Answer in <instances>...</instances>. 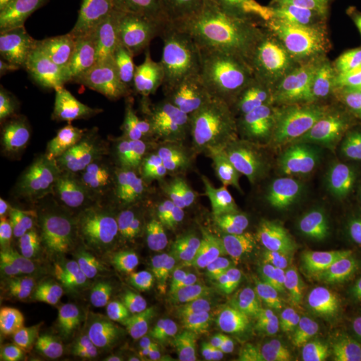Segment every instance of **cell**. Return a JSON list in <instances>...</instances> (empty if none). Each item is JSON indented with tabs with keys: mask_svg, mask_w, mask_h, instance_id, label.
Segmentation results:
<instances>
[{
	"mask_svg": "<svg viewBox=\"0 0 361 361\" xmlns=\"http://www.w3.org/2000/svg\"><path fill=\"white\" fill-rule=\"evenodd\" d=\"M356 361H361V357H356Z\"/></svg>",
	"mask_w": 361,
	"mask_h": 361,
	"instance_id": "cell-36",
	"label": "cell"
},
{
	"mask_svg": "<svg viewBox=\"0 0 361 361\" xmlns=\"http://www.w3.org/2000/svg\"><path fill=\"white\" fill-rule=\"evenodd\" d=\"M150 165L193 182L222 201L256 194L262 186L243 164L228 122L194 126Z\"/></svg>",
	"mask_w": 361,
	"mask_h": 361,
	"instance_id": "cell-2",
	"label": "cell"
},
{
	"mask_svg": "<svg viewBox=\"0 0 361 361\" xmlns=\"http://www.w3.org/2000/svg\"><path fill=\"white\" fill-rule=\"evenodd\" d=\"M197 284L188 271L166 274L111 320L118 335L138 345L165 343L207 310L209 295Z\"/></svg>",
	"mask_w": 361,
	"mask_h": 361,
	"instance_id": "cell-7",
	"label": "cell"
},
{
	"mask_svg": "<svg viewBox=\"0 0 361 361\" xmlns=\"http://www.w3.org/2000/svg\"><path fill=\"white\" fill-rule=\"evenodd\" d=\"M329 188L336 201L361 219V164Z\"/></svg>",
	"mask_w": 361,
	"mask_h": 361,
	"instance_id": "cell-27",
	"label": "cell"
},
{
	"mask_svg": "<svg viewBox=\"0 0 361 361\" xmlns=\"http://www.w3.org/2000/svg\"><path fill=\"white\" fill-rule=\"evenodd\" d=\"M234 312L240 325L249 336L257 337L259 316V286L256 277L240 283L233 295Z\"/></svg>",
	"mask_w": 361,
	"mask_h": 361,
	"instance_id": "cell-25",
	"label": "cell"
},
{
	"mask_svg": "<svg viewBox=\"0 0 361 361\" xmlns=\"http://www.w3.org/2000/svg\"><path fill=\"white\" fill-rule=\"evenodd\" d=\"M238 28L240 23L229 18L189 61L194 126L226 122L228 107L240 87L235 59Z\"/></svg>",
	"mask_w": 361,
	"mask_h": 361,
	"instance_id": "cell-11",
	"label": "cell"
},
{
	"mask_svg": "<svg viewBox=\"0 0 361 361\" xmlns=\"http://www.w3.org/2000/svg\"><path fill=\"white\" fill-rule=\"evenodd\" d=\"M295 240L305 268L328 280H361V219L334 197L297 217L292 213Z\"/></svg>",
	"mask_w": 361,
	"mask_h": 361,
	"instance_id": "cell-5",
	"label": "cell"
},
{
	"mask_svg": "<svg viewBox=\"0 0 361 361\" xmlns=\"http://www.w3.org/2000/svg\"><path fill=\"white\" fill-rule=\"evenodd\" d=\"M244 258L252 277L259 280H284L292 271L307 269L301 246L271 229L262 207L253 210Z\"/></svg>",
	"mask_w": 361,
	"mask_h": 361,
	"instance_id": "cell-19",
	"label": "cell"
},
{
	"mask_svg": "<svg viewBox=\"0 0 361 361\" xmlns=\"http://www.w3.org/2000/svg\"><path fill=\"white\" fill-rule=\"evenodd\" d=\"M170 262L141 247L116 261L110 274L97 285L91 310L101 319L113 320L135 300L153 289L168 274Z\"/></svg>",
	"mask_w": 361,
	"mask_h": 361,
	"instance_id": "cell-16",
	"label": "cell"
},
{
	"mask_svg": "<svg viewBox=\"0 0 361 361\" xmlns=\"http://www.w3.org/2000/svg\"><path fill=\"white\" fill-rule=\"evenodd\" d=\"M334 44L285 30L240 23L235 49L240 87L269 114L295 99L307 78L322 73Z\"/></svg>",
	"mask_w": 361,
	"mask_h": 361,
	"instance_id": "cell-1",
	"label": "cell"
},
{
	"mask_svg": "<svg viewBox=\"0 0 361 361\" xmlns=\"http://www.w3.org/2000/svg\"><path fill=\"white\" fill-rule=\"evenodd\" d=\"M42 135L34 131L20 126L10 119H0V153L4 154L10 149L20 143H28L40 138Z\"/></svg>",
	"mask_w": 361,
	"mask_h": 361,
	"instance_id": "cell-29",
	"label": "cell"
},
{
	"mask_svg": "<svg viewBox=\"0 0 361 361\" xmlns=\"http://www.w3.org/2000/svg\"><path fill=\"white\" fill-rule=\"evenodd\" d=\"M74 82L54 65L49 52L0 65V109L15 123L49 137L74 91Z\"/></svg>",
	"mask_w": 361,
	"mask_h": 361,
	"instance_id": "cell-6",
	"label": "cell"
},
{
	"mask_svg": "<svg viewBox=\"0 0 361 361\" xmlns=\"http://www.w3.org/2000/svg\"><path fill=\"white\" fill-rule=\"evenodd\" d=\"M343 44V43H341ZM349 51L353 52L355 55H357L361 58V42H356V43H350V44H344Z\"/></svg>",
	"mask_w": 361,
	"mask_h": 361,
	"instance_id": "cell-34",
	"label": "cell"
},
{
	"mask_svg": "<svg viewBox=\"0 0 361 361\" xmlns=\"http://www.w3.org/2000/svg\"><path fill=\"white\" fill-rule=\"evenodd\" d=\"M335 345V340L332 335L328 332L326 328L317 332L316 335L310 338L301 348L298 349L293 357L296 359H317L325 356Z\"/></svg>",
	"mask_w": 361,
	"mask_h": 361,
	"instance_id": "cell-31",
	"label": "cell"
},
{
	"mask_svg": "<svg viewBox=\"0 0 361 361\" xmlns=\"http://www.w3.org/2000/svg\"><path fill=\"white\" fill-rule=\"evenodd\" d=\"M328 143L320 123H310L302 113L298 99L290 104V116L284 128L271 133L267 177L271 185L286 194L307 189L325 171Z\"/></svg>",
	"mask_w": 361,
	"mask_h": 361,
	"instance_id": "cell-12",
	"label": "cell"
},
{
	"mask_svg": "<svg viewBox=\"0 0 361 361\" xmlns=\"http://www.w3.org/2000/svg\"><path fill=\"white\" fill-rule=\"evenodd\" d=\"M98 0H27L0 22V65L49 52L52 39Z\"/></svg>",
	"mask_w": 361,
	"mask_h": 361,
	"instance_id": "cell-13",
	"label": "cell"
},
{
	"mask_svg": "<svg viewBox=\"0 0 361 361\" xmlns=\"http://www.w3.org/2000/svg\"><path fill=\"white\" fill-rule=\"evenodd\" d=\"M325 328V322L319 310L313 308H305L300 310L295 316L290 317L286 325V350L293 357L297 350L305 343L310 341L313 336Z\"/></svg>",
	"mask_w": 361,
	"mask_h": 361,
	"instance_id": "cell-26",
	"label": "cell"
},
{
	"mask_svg": "<svg viewBox=\"0 0 361 361\" xmlns=\"http://www.w3.org/2000/svg\"><path fill=\"white\" fill-rule=\"evenodd\" d=\"M111 182L104 235L118 243H143L174 238L190 232L207 221L186 217L164 207L128 174Z\"/></svg>",
	"mask_w": 361,
	"mask_h": 361,
	"instance_id": "cell-9",
	"label": "cell"
},
{
	"mask_svg": "<svg viewBox=\"0 0 361 361\" xmlns=\"http://www.w3.org/2000/svg\"><path fill=\"white\" fill-rule=\"evenodd\" d=\"M267 111L245 90L238 87L226 111L233 141L245 168L259 180L267 176L271 133Z\"/></svg>",
	"mask_w": 361,
	"mask_h": 361,
	"instance_id": "cell-20",
	"label": "cell"
},
{
	"mask_svg": "<svg viewBox=\"0 0 361 361\" xmlns=\"http://www.w3.org/2000/svg\"><path fill=\"white\" fill-rule=\"evenodd\" d=\"M49 137L66 159L89 177L111 180L141 165L134 140L104 123L78 94L75 82Z\"/></svg>",
	"mask_w": 361,
	"mask_h": 361,
	"instance_id": "cell-3",
	"label": "cell"
},
{
	"mask_svg": "<svg viewBox=\"0 0 361 361\" xmlns=\"http://www.w3.org/2000/svg\"><path fill=\"white\" fill-rule=\"evenodd\" d=\"M324 10L337 43L361 42V0H324Z\"/></svg>",
	"mask_w": 361,
	"mask_h": 361,
	"instance_id": "cell-24",
	"label": "cell"
},
{
	"mask_svg": "<svg viewBox=\"0 0 361 361\" xmlns=\"http://www.w3.org/2000/svg\"><path fill=\"white\" fill-rule=\"evenodd\" d=\"M62 274V262L49 234H31L13 244L4 259L3 288L7 300L20 308L50 296Z\"/></svg>",
	"mask_w": 361,
	"mask_h": 361,
	"instance_id": "cell-15",
	"label": "cell"
},
{
	"mask_svg": "<svg viewBox=\"0 0 361 361\" xmlns=\"http://www.w3.org/2000/svg\"><path fill=\"white\" fill-rule=\"evenodd\" d=\"M228 19V0H165L154 42L140 65L153 77L189 63Z\"/></svg>",
	"mask_w": 361,
	"mask_h": 361,
	"instance_id": "cell-8",
	"label": "cell"
},
{
	"mask_svg": "<svg viewBox=\"0 0 361 361\" xmlns=\"http://www.w3.org/2000/svg\"><path fill=\"white\" fill-rule=\"evenodd\" d=\"M348 361H356V357H353V359H350V360Z\"/></svg>",
	"mask_w": 361,
	"mask_h": 361,
	"instance_id": "cell-37",
	"label": "cell"
},
{
	"mask_svg": "<svg viewBox=\"0 0 361 361\" xmlns=\"http://www.w3.org/2000/svg\"><path fill=\"white\" fill-rule=\"evenodd\" d=\"M325 328L332 335L335 343L349 344L361 340V310L326 320Z\"/></svg>",
	"mask_w": 361,
	"mask_h": 361,
	"instance_id": "cell-28",
	"label": "cell"
},
{
	"mask_svg": "<svg viewBox=\"0 0 361 361\" xmlns=\"http://www.w3.org/2000/svg\"><path fill=\"white\" fill-rule=\"evenodd\" d=\"M268 361H285L284 357L283 356H280V355H277L276 352L271 355V357L268 359Z\"/></svg>",
	"mask_w": 361,
	"mask_h": 361,
	"instance_id": "cell-35",
	"label": "cell"
},
{
	"mask_svg": "<svg viewBox=\"0 0 361 361\" xmlns=\"http://www.w3.org/2000/svg\"><path fill=\"white\" fill-rule=\"evenodd\" d=\"M35 207L25 188L1 171L0 177V240L8 241L26 232L34 219Z\"/></svg>",
	"mask_w": 361,
	"mask_h": 361,
	"instance_id": "cell-22",
	"label": "cell"
},
{
	"mask_svg": "<svg viewBox=\"0 0 361 361\" xmlns=\"http://www.w3.org/2000/svg\"><path fill=\"white\" fill-rule=\"evenodd\" d=\"M326 83L320 126L328 143L329 185L361 164V58L335 43L322 73Z\"/></svg>",
	"mask_w": 361,
	"mask_h": 361,
	"instance_id": "cell-4",
	"label": "cell"
},
{
	"mask_svg": "<svg viewBox=\"0 0 361 361\" xmlns=\"http://www.w3.org/2000/svg\"><path fill=\"white\" fill-rule=\"evenodd\" d=\"M194 126V98L189 63L153 75L150 98L134 142L141 165L177 142Z\"/></svg>",
	"mask_w": 361,
	"mask_h": 361,
	"instance_id": "cell-10",
	"label": "cell"
},
{
	"mask_svg": "<svg viewBox=\"0 0 361 361\" xmlns=\"http://www.w3.org/2000/svg\"><path fill=\"white\" fill-rule=\"evenodd\" d=\"M116 361H155L152 356H149L141 347H131V348L121 349Z\"/></svg>",
	"mask_w": 361,
	"mask_h": 361,
	"instance_id": "cell-32",
	"label": "cell"
},
{
	"mask_svg": "<svg viewBox=\"0 0 361 361\" xmlns=\"http://www.w3.org/2000/svg\"><path fill=\"white\" fill-rule=\"evenodd\" d=\"M258 280L259 316L257 337L274 335L284 323L293 301V290L285 280Z\"/></svg>",
	"mask_w": 361,
	"mask_h": 361,
	"instance_id": "cell-23",
	"label": "cell"
},
{
	"mask_svg": "<svg viewBox=\"0 0 361 361\" xmlns=\"http://www.w3.org/2000/svg\"><path fill=\"white\" fill-rule=\"evenodd\" d=\"M25 1L27 0H0V22L4 20L10 13H13Z\"/></svg>",
	"mask_w": 361,
	"mask_h": 361,
	"instance_id": "cell-33",
	"label": "cell"
},
{
	"mask_svg": "<svg viewBox=\"0 0 361 361\" xmlns=\"http://www.w3.org/2000/svg\"><path fill=\"white\" fill-rule=\"evenodd\" d=\"M273 353L274 350L268 343L252 336L250 338L241 340L234 347L233 361H268Z\"/></svg>",
	"mask_w": 361,
	"mask_h": 361,
	"instance_id": "cell-30",
	"label": "cell"
},
{
	"mask_svg": "<svg viewBox=\"0 0 361 361\" xmlns=\"http://www.w3.org/2000/svg\"><path fill=\"white\" fill-rule=\"evenodd\" d=\"M229 18L271 27L324 43H337L328 27L324 0H228Z\"/></svg>",
	"mask_w": 361,
	"mask_h": 361,
	"instance_id": "cell-17",
	"label": "cell"
},
{
	"mask_svg": "<svg viewBox=\"0 0 361 361\" xmlns=\"http://www.w3.org/2000/svg\"><path fill=\"white\" fill-rule=\"evenodd\" d=\"M152 86L153 77L141 65L75 80V90L95 114L111 129L131 138L141 123Z\"/></svg>",
	"mask_w": 361,
	"mask_h": 361,
	"instance_id": "cell-14",
	"label": "cell"
},
{
	"mask_svg": "<svg viewBox=\"0 0 361 361\" xmlns=\"http://www.w3.org/2000/svg\"><path fill=\"white\" fill-rule=\"evenodd\" d=\"M121 336L111 320L80 312L55 335L38 361H116Z\"/></svg>",
	"mask_w": 361,
	"mask_h": 361,
	"instance_id": "cell-18",
	"label": "cell"
},
{
	"mask_svg": "<svg viewBox=\"0 0 361 361\" xmlns=\"http://www.w3.org/2000/svg\"><path fill=\"white\" fill-rule=\"evenodd\" d=\"M162 361H222L217 336L192 322L165 341Z\"/></svg>",
	"mask_w": 361,
	"mask_h": 361,
	"instance_id": "cell-21",
	"label": "cell"
}]
</instances>
